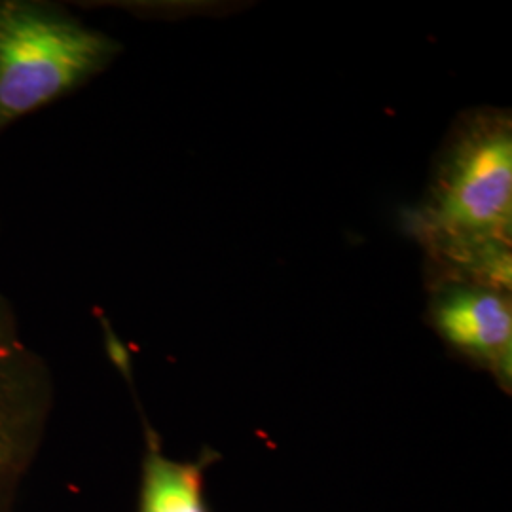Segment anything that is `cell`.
Listing matches in <instances>:
<instances>
[{
	"label": "cell",
	"instance_id": "obj_1",
	"mask_svg": "<svg viewBox=\"0 0 512 512\" xmlns=\"http://www.w3.org/2000/svg\"><path fill=\"white\" fill-rule=\"evenodd\" d=\"M414 234L446 279L511 285L512 126L503 112H476L444 148Z\"/></svg>",
	"mask_w": 512,
	"mask_h": 512
},
{
	"label": "cell",
	"instance_id": "obj_2",
	"mask_svg": "<svg viewBox=\"0 0 512 512\" xmlns=\"http://www.w3.org/2000/svg\"><path fill=\"white\" fill-rule=\"evenodd\" d=\"M118 52L114 38L63 8L0 0V131L88 82Z\"/></svg>",
	"mask_w": 512,
	"mask_h": 512
},
{
	"label": "cell",
	"instance_id": "obj_3",
	"mask_svg": "<svg viewBox=\"0 0 512 512\" xmlns=\"http://www.w3.org/2000/svg\"><path fill=\"white\" fill-rule=\"evenodd\" d=\"M54 376L0 294V512H18L21 490L48 437Z\"/></svg>",
	"mask_w": 512,
	"mask_h": 512
},
{
	"label": "cell",
	"instance_id": "obj_4",
	"mask_svg": "<svg viewBox=\"0 0 512 512\" xmlns=\"http://www.w3.org/2000/svg\"><path fill=\"white\" fill-rule=\"evenodd\" d=\"M429 321L448 348L511 393L512 308L505 289L444 279L431 300Z\"/></svg>",
	"mask_w": 512,
	"mask_h": 512
},
{
	"label": "cell",
	"instance_id": "obj_5",
	"mask_svg": "<svg viewBox=\"0 0 512 512\" xmlns=\"http://www.w3.org/2000/svg\"><path fill=\"white\" fill-rule=\"evenodd\" d=\"M145 454L141 461L137 512H211L205 499V471L219 454L205 448L196 461H177L162 452L158 433L143 418Z\"/></svg>",
	"mask_w": 512,
	"mask_h": 512
}]
</instances>
